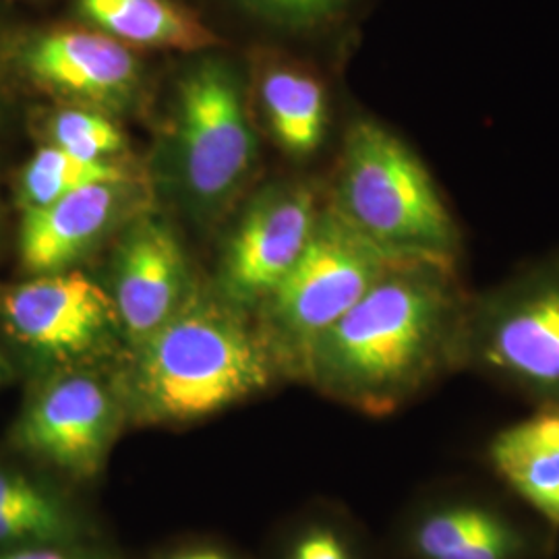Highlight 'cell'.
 <instances>
[{"mask_svg":"<svg viewBox=\"0 0 559 559\" xmlns=\"http://www.w3.org/2000/svg\"><path fill=\"white\" fill-rule=\"evenodd\" d=\"M323 203L305 180L261 187L224 240L214 293L240 311L255 313L299 260Z\"/></svg>","mask_w":559,"mask_h":559,"instance_id":"30bf717a","label":"cell"},{"mask_svg":"<svg viewBox=\"0 0 559 559\" xmlns=\"http://www.w3.org/2000/svg\"><path fill=\"white\" fill-rule=\"evenodd\" d=\"M400 260L323 203L299 260L255 311L282 378L300 380L313 342Z\"/></svg>","mask_w":559,"mask_h":559,"instance_id":"8992f818","label":"cell"},{"mask_svg":"<svg viewBox=\"0 0 559 559\" xmlns=\"http://www.w3.org/2000/svg\"><path fill=\"white\" fill-rule=\"evenodd\" d=\"M129 423L117 369L69 367L41 373L11 429L21 454L75 483L98 479Z\"/></svg>","mask_w":559,"mask_h":559,"instance_id":"52a82bcc","label":"cell"},{"mask_svg":"<svg viewBox=\"0 0 559 559\" xmlns=\"http://www.w3.org/2000/svg\"><path fill=\"white\" fill-rule=\"evenodd\" d=\"M127 419L179 427L210 419L282 378L249 313L212 290L198 293L117 369Z\"/></svg>","mask_w":559,"mask_h":559,"instance_id":"7a4b0ae2","label":"cell"},{"mask_svg":"<svg viewBox=\"0 0 559 559\" xmlns=\"http://www.w3.org/2000/svg\"><path fill=\"white\" fill-rule=\"evenodd\" d=\"M328 207L400 258L460 261L462 230L415 150L373 119L344 133Z\"/></svg>","mask_w":559,"mask_h":559,"instance_id":"277c9868","label":"cell"},{"mask_svg":"<svg viewBox=\"0 0 559 559\" xmlns=\"http://www.w3.org/2000/svg\"><path fill=\"white\" fill-rule=\"evenodd\" d=\"M81 20L98 32L141 48L203 52L218 36L173 0H75Z\"/></svg>","mask_w":559,"mask_h":559,"instance_id":"2e32d148","label":"cell"},{"mask_svg":"<svg viewBox=\"0 0 559 559\" xmlns=\"http://www.w3.org/2000/svg\"><path fill=\"white\" fill-rule=\"evenodd\" d=\"M166 559H237L224 551L221 547L212 545H198V547H185L175 554H170Z\"/></svg>","mask_w":559,"mask_h":559,"instance_id":"603a6c76","label":"cell"},{"mask_svg":"<svg viewBox=\"0 0 559 559\" xmlns=\"http://www.w3.org/2000/svg\"><path fill=\"white\" fill-rule=\"evenodd\" d=\"M559 535L516 501L471 485H441L399 526L404 559H554Z\"/></svg>","mask_w":559,"mask_h":559,"instance_id":"9c48e42d","label":"cell"},{"mask_svg":"<svg viewBox=\"0 0 559 559\" xmlns=\"http://www.w3.org/2000/svg\"><path fill=\"white\" fill-rule=\"evenodd\" d=\"M133 175L124 162H85L46 143L21 168L15 200L21 212L27 214L57 203L81 187Z\"/></svg>","mask_w":559,"mask_h":559,"instance_id":"ac0fdd59","label":"cell"},{"mask_svg":"<svg viewBox=\"0 0 559 559\" xmlns=\"http://www.w3.org/2000/svg\"><path fill=\"white\" fill-rule=\"evenodd\" d=\"M462 373L559 406V251L471 293Z\"/></svg>","mask_w":559,"mask_h":559,"instance_id":"5b68a950","label":"cell"},{"mask_svg":"<svg viewBox=\"0 0 559 559\" xmlns=\"http://www.w3.org/2000/svg\"><path fill=\"white\" fill-rule=\"evenodd\" d=\"M0 559H117L106 549L96 547L92 540L60 543V545H38L15 551H2Z\"/></svg>","mask_w":559,"mask_h":559,"instance_id":"7402d4cb","label":"cell"},{"mask_svg":"<svg viewBox=\"0 0 559 559\" xmlns=\"http://www.w3.org/2000/svg\"><path fill=\"white\" fill-rule=\"evenodd\" d=\"M23 78L73 106L129 112L141 98L143 67L131 46L98 29H46L15 44Z\"/></svg>","mask_w":559,"mask_h":559,"instance_id":"7c38bea8","label":"cell"},{"mask_svg":"<svg viewBox=\"0 0 559 559\" xmlns=\"http://www.w3.org/2000/svg\"><path fill=\"white\" fill-rule=\"evenodd\" d=\"M282 559H367V554L357 528L348 520L325 512L300 524Z\"/></svg>","mask_w":559,"mask_h":559,"instance_id":"ffe728a7","label":"cell"},{"mask_svg":"<svg viewBox=\"0 0 559 559\" xmlns=\"http://www.w3.org/2000/svg\"><path fill=\"white\" fill-rule=\"evenodd\" d=\"M4 378H7V365H4V360L0 357V383L4 381Z\"/></svg>","mask_w":559,"mask_h":559,"instance_id":"cb8c5ba5","label":"cell"},{"mask_svg":"<svg viewBox=\"0 0 559 559\" xmlns=\"http://www.w3.org/2000/svg\"><path fill=\"white\" fill-rule=\"evenodd\" d=\"M0 325L41 373L108 365L127 353L106 286L75 267L7 288L0 295Z\"/></svg>","mask_w":559,"mask_h":559,"instance_id":"ba28073f","label":"cell"},{"mask_svg":"<svg viewBox=\"0 0 559 559\" xmlns=\"http://www.w3.org/2000/svg\"><path fill=\"white\" fill-rule=\"evenodd\" d=\"M485 462L512 500L559 535V406H537L498 429Z\"/></svg>","mask_w":559,"mask_h":559,"instance_id":"5bb4252c","label":"cell"},{"mask_svg":"<svg viewBox=\"0 0 559 559\" xmlns=\"http://www.w3.org/2000/svg\"><path fill=\"white\" fill-rule=\"evenodd\" d=\"M240 7L288 32H309L340 20L353 0H239Z\"/></svg>","mask_w":559,"mask_h":559,"instance_id":"44dd1931","label":"cell"},{"mask_svg":"<svg viewBox=\"0 0 559 559\" xmlns=\"http://www.w3.org/2000/svg\"><path fill=\"white\" fill-rule=\"evenodd\" d=\"M46 141L85 162H124L129 143L110 115L67 106L55 110L44 122Z\"/></svg>","mask_w":559,"mask_h":559,"instance_id":"d6986e66","label":"cell"},{"mask_svg":"<svg viewBox=\"0 0 559 559\" xmlns=\"http://www.w3.org/2000/svg\"><path fill=\"white\" fill-rule=\"evenodd\" d=\"M249 108L235 60L205 55L180 73L152 180L185 218L201 226L221 221L249 185L260 156Z\"/></svg>","mask_w":559,"mask_h":559,"instance_id":"3957f363","label":"cell"},{"mask_svg":"<svg viewBox=\"0 0 559 559\" xmlns=\"http://www.w3.org/2000/svg\"><path fill=\"white\" fill-rule=\"evenodd\" d=\"M140 175L100 180L36 212L23 214L21 263L34 276L71 270L145 210Z\"/></svg>","mask_w":559,"mask_h":559,"instance_id":"4fadbf2b","label":"cell"},{"mask_svg":"<svg viewBox=\"0 0 559 559\" xmlns=\"http://www.w3.org/2000/svg\"><path fill=\"white\" fill-rule=\"evenodd\" d=\"M261 112L270 135L293 160H309L320 152L328 124V92L313 73L297 67H270L260 83Z\"/></svg>","mask_w":559,"mask_h":559,"instance_id":"e0dca14e","label":"cell"},{"mask_svg":"<svg viewBox=\"0 0 559 559\" xmlns=\"http://www.w3.org/2000/svg\"><path fill=\"white\" fill-rule=\"evenodd\" d=\"M471 293L460 261L402 258L313 342L300 380L360 415H396L462 373Z\"/></svg>","mask_w":559,"mask_h":559,"instance_id":"6da1fadb","label":"cell"},{"mask_svg":"<svg viewBox=\"0 0 559 559\" xmlns=\"http://www.w3.org/2000/svg\"><path fill=\"white\" fill-rule=\"evenodd\" d=\"M106 290L127 350L158 332L198 293L185 249L170 224L143 210L115 237Z\"/></svg>","mask_w":559,"mask_h":559,"instance_id":"8fae6325","label":"cell"},{"mask_svg":"<svg viewBox=\"0 0 559 559\" xmlns=\"http://www.w3.org/2000/svg\"><path fill=\"white\" fill-rule=\"evenodd\" d=\"M90 540L78 508L57 487L0 464V554Z\"/></svg>","mask_w":559,"mask_h":559,"instance_id":"9a60e30c","label":"cell"}]
</instances>
